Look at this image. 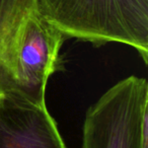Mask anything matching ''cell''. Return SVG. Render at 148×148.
Returning a JSON list of instances; mask_svg holds the SVG:
<instances>
[{"instance_id":"cell-4","label":"cell","mask_w":148,"mask_h":148,"mask_svg":"<svg viewBox=\"0 0 148 148\" xmlns=\"http://www.w3.org/2000/svg\"><path fill=\"white\" fill-rule=\"evenodd\" d=\"M0 148H67L46 101L21 89L0 91Z\"/></svg>"},{"instance_id":"cell-2","label":"cell","mask_w":148,"mask_h":148,"mask_svg":"<svg viewBox=\"0 0 148 148\" xmlns=\"http://www.w3.org/2000/svg\"><path fill=\"white\" fill-rule=\"evenodd\" d=\"M82 148H148V82L128 76L88 108Z\"/></svg>"},{"instance_id":"cell-1","label":"cell","mask_w":148,"mask_h":148,"mask_svg":"<svg viewBox=\"0 0 148 148\" xmlns=\"http://www.w3.org/2000/svg\"><path fill=\"white\" fill-rule=\"evenodd\" d=\"M37 8L66 39L128 45L147 64L148 0H37Z\"/></svg>"},{"instance_id":"cell-5","label":"cell","mask_w":148,"mask_h":148,"mask_svg":"<svg viewBox=\"0 0 148 148\" xmlns=\"http://www.w3.org/2000/svg\"><path fill=\"white\" fill-rule=\"evenodd\" d=\"M36 8L37 0H0V91L21 89L11 68V46L23 21Z\"/></svg>"},{"instance_id":"cell-3","label":"cell","mask_w":148,"mask_h":148,"mask_svg":"<svg viewBox=\"0 0 148 148\" xmlns=\"http://www.w3.org/2000/svg\"><path fill=\"white\" fill-rule=\"evenodd\" d=\"M66 37L38 8L25 18L11 46V68L18 86L33 99L45 101L48 79L64 69L61 47Z\"/></svg>"}]
</instances>
